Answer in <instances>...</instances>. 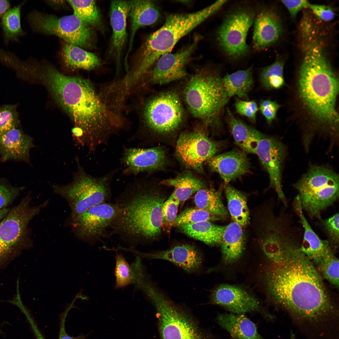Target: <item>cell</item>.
Here are the masks:
<instances>
[{
  "instance_id": "cell-28",
  "label": "cell",
  "mask_w": 339,
  "mask_h": 339,
  "mask_svg": "<svg viewBox=\"0 0 339 339\" xmlns=\"http://www.w3.org/2000/svg\"><path fill=\"white\" fill-rule=\"evenodd\" d=\"M128 2V16L130 18L131 27L129 48L124 59L126 67L137 31L141 27L154 24L160 15L158 8L152 1L131 0Z\"/></svg>"
},
{
  "instance_id": "cell-2",
  "label": "cell",
  "mask_w": 339,
  "mask_h": 339,
  "mask_svg": "<svg viewBox=\"0 0 339 339\" xmlns=\"http://www.w3.org/2000/svg\"><path fill=\"white\" fill-rule=\"evenodd\" d=\"M35 78L46 85L81 130L82 145L93 149L107 143L111 129L107 110L88 80L64 75L51 67L37 69Z\"/></svg>"
},
{
  "instance_id": "cell-29",
  "label": "cell",
  "mask_w": 339,
  "mask_h": 339,
  "mask_svg": "<svg viewBox=\"0 0 339 339\" xmlns=\"http://www.w3.org/2000/svg\"><path fill=\"white\" fill-rule=\"evenodd\" d=\"M217 321L233 339H265L259 333L256 325L245 314L224 313L219 314ZM290 339H295L291 333Z\"/></svg>"
},
{
  "instance_id": "cell-33",
  "label": "cell",
  "mask_w": 339,
  "mask_h": 339,
  "mask_svg": "<svg viewBox=\"0 0 339 339\" xmlns=\"http://www.w3.org/2000/svg\"><path fill=\"white\" fill-rule=\"evenodd\" d=\"M180 231L188 236L209 245H220L224 226L209 221L182 225Z\"/></svg>"
},
{
  "instance_id": "cell-48",
  "label": "cell",
  "mask_w": 339,
  "mask_h": 339,
  "mask_svg": "<svg viewBox=\"0 0 339 339\" xmlns=\"http://www.w3.org/2000/svg\"><path fill=\"white\" fill-rule=\"evenodd\" d=\"M280 106L281 105L276 101L266 99L260 101L259 108L267 123L270 124L276 118L277 111Z\"/></svg>"
},
{
  "instance_id": "cell-51",
  "label": "cell",
  "mask_w": 339,
  "mask_h": 339,
  "mask_svg": "<svg viewBox=\"0 0 339 339\" xmlns=\"http://www.w3.org/2000/svg\"><path fill=\"white\" fill-rule=\"evenodd\" d=\"M73 304L72 303L67 307L66 310L62 314L60 317V329L59 339H85V336L81 334L76 337H72L69 335L66 332L65 324L66 318L69 310L73 307Z\"/></svg>"
},
{
  "instance_id": "cell-35",
  "label": "cell",
  "mask_w": 339,
  "mask_h": 339,
  "mask_svg": "<svg viewBox=\"0 0 339 339\" xmlns=\"http://www.w3.org/2000/svg\"><path fill=\"white\" fill-rule=\"evenodd\" d=\"M225 193L228 208L234 221L242 227L247 225L249 220V212L245 195L234 187L226 185Z\"/></svg>"
},
{
  "instance_id": "cell-8",
  "label": "cell",
  "mask_w": 339,
  "mask_h": 339,
  "mask_svg": "<svg viewBox=\"0 0 339 339\" xmlns=\"http://www.w3.org/2000/svg\"><path fill=\"white\" fill-rule=\"evenodd\" d=\"M261 226L258 240L264 264L277 263L300 248L302 237L288 213L277 216L268 210Z\"/></svg>"
},
{
  "instance_id": "cell-49",
  "label": "cell",
  "mask_w": 339,
  "mask_h": 339,
  "mask_svg": "<svg viewBox=\"0 0 339 339\" xmlns=\"http://www.w3.org/2000/svg\"><path fill=\"white\" fill-rule=\"evenodd\" d=\"M308 8L317 18L322 20L329 21L334 17V12L329 6L309 4Z\"/></svg>"
},
{
  "instance_id": "cell-11",
  "label": "cell",
  "mask_w": 339,
  "mask_h": 339,
  "mask_svg": "<svg viewBox=\"0 0 339 339\" xmlns=\"http://www.w3.org/2000/svg\"><path fill=\"white\" fill-rule=\"evenodd\" d=\"M146 294L156 309L161 339H217L202 331L186 313L154 285Z\"/></svg>"
},
{
  "instance_id": "cell-42",
  "label": "cell",
  "mask_w": 339,
  "mask_h": 339,
  "mask_svg": "<svg viewBox=\"0 0 339 339\" xmlns=\"http://www.w3.org/2000/svg\"><path fill=\"white\" fill-rule=\"evenodd\" d=\"M17 105H6L0 106V137L20 124Z\"/></svg>"
},
{
  "instance_id": "cell-52",
  "label": "cell",
  "mask_w": 339,
  "mask_h": 339,
  "mask_svg": "<svg viewBox=\"0 0 339 339\" xmlns=\"http://www.w3.org/2000/svg\"><path fill=\"white\" fill-rule=\"evenodd\" d=\"M22 311L25 314L27 320L30 324L37 339H45L38 328L34 320L30 315L28 311L25 308L23 309Z\"/></svg>"
},
{
  "instance_id": "cell-47",
  "label": "cell",
  "mask_w": 339,
  "mask_h": 339,
  "mask_svg": "<svg viewBox=\"0 0 339 339\" xmlns=\"http://www.w3.org/2000/svg\"><path fill=\"white\" fill-rule=\"evenodd\" d=\"M22 187H17L0 181V210L6 208L18 195Z\"/></svg>"
},
{
  "instance_id": "cell-36",
  "label": "cell",
  "mask_w": 339,
  "mask_h": 339,
  "mask_svg": "<svg viewBox=\"0 0 339 339\" xmlns=\"http://www.w3.org/2000/svg\"><path fill=\"white\" fill-rule=\"evenodd\" d=\"M194 202L197 208L206 211L220 219L225 218L228 215L219 190L211 188H202L196 193Z\"/></svg>"
},
{
  "instance_id": "cell-39",
  "label": "cell",
  "mask_w": 339,
  "mask_h": 339,
  "mask_svg": "<svg viewBox=\"0 0 339 339\" xmlns=\"http://www.w3.org/2000/svg\"><path fill=\"white\" fill-rule=\"evenodd\" d=\"M283 68V62L279 60L263 68L259 76V81L262 86L266 90L282 87L285 84Z\"/></svg>"
},
{
  "instance_id": "cell-12",
  "label": "cell",
  "mask_w": 339,
  "mask_h": 339,
  "mask_svg": "<svg viewBox=\"0 0 339 339\" xmlns=\"http://www.w3.org/2000/svg\"><path fill=\"white\" fill-rule=\"evenodd\" d=\"M28 19L35 31L57 35L81 48L92 46L93 35L88 25L74 14L61 17L37 12L30 13Z\"/></svg>"
},
{
  "instance_id": "cell-24",
  "label": "cell",
  "mask_w": 339,
  "mask_h": 339,
  "mask_svg": "<svg viewBox=\"0 0 339 339\" xmlns=\"http://www.w3.org/2000/svg\"><path fill=\"white\" fill-rule=\"evenodd\" d=\"M252 36L254 47L260 50L276 42L279 37L282 27L278 16L273 11H261L254 21Z\"/></svg>"
},
{
  "instance_id": "cell-53",
  "label": "cell",
  "mask_w": 339,
  "mask_h": 339,
  "mask_svg": "<svg viewBox=\"0 0 339 339\" xmlns=\"http://www.w3.org/2000/svg\"><path fill=\"white\" fill-rule=\"evenodd\" d=\"M9 2L7 0H0V16L3 15L10 7Z\"/></svg>"
},
{
  "instance_id": "cell-17",
  "label": "cell",
  "mask_w": 339,
  "mask_h": 339,
  "mask_svg": "<svg viewBox=\"0 0 339 339\" xmlns=\"http://www.w3.org/2000/svg\"><path fill=\"white\" fill-rule=\"evenodd\" d=\"M255 19L252 11L238 10L228 15L218 28L216 35L218 42L229 57L236 58L247 52V36Z\"/></svg>"
},
{
  "instance_id": "cell-32",
  "label": "cell",
  "mask_w": 339,
  "mask_h": 339,
  "mask_svg": "<svg viewBox=\"0 0 339 339\" xmlns=\"http://www.w3.org/2000/svg\"><path fill=\"white\" fill-rule=\"evenodd\" d=\"M223 83L229 97L237 96L248 100V94L254 84L253 67L236 71L222 78Z\"/></svg>"
},
{
  "instance_id": "cell-21",
  "label": "cell",
  "mask_w": 339,
  "mask_h": 339,
  "mask_svg": "<svg viewBox=\"0 0 339 339\" xmlns=\"http://www.w3.org/2000/svg\"><path fill=\"white\" fill-rule=\"evenodd\" d=\"M133 253L145 258L170 261L188 273L198 271L203 260L200 251L195 246L188 244L178 245L166 250L150 253H142L135 249Z\"/></svg>"
},
{
  "instance_id": "cell-41",
  "label": "cell",
  "mask_w": 339,
  "mask_h": 339,
  "mask_svg": "<svg viewBox=\"0 0 339 339\" xmlns=\"http://www.w3.org/2000/svg\"><path fill=\"white\" fill-rule=\"evenodd\" d=\"M219 219L206 211L197 208H187L177 215L173 226L179 227L204 221L211 222Z\"/></svg>"
},
{
  "instance_id": "cell-19",
  "label": "cell",
  "mask_w": 339,
  "mask_h": 339,
  "mask_svg": "<svg viewBox=\"0 0 339 339\" xmlns=\"http://www.w3.org/2000/svg\"><path fill=\"white\" fill-rule=\"evenodd\" d=\"M255 154L268 174L270 186L276 191L279 200L286 206L281 184L282 168L286 156L285 146L276 138L265 135L258 142Z\"/></svg>"
},
{
  "instance_id": "cell-14",
  "label": "cell",
  "mask_w": 339,
  "mask_h": 339,
  "mask_svg": "<svg viewBox=\"0 0 339 339\" xmlns=\"http://www.w3.org/2000/svg\"><path fill=\"white\" fill-rule=\"evenodd\" d=\"M226 142L215 141L204 132L195 130L181 134L177 141L175 154L186 167L203 173V163L223 149Z\"/></svg>"
},
{
  "instance_id": "cell-18",
  "label": "cell",
  "mask_w": 339,
  "mask_h": 339,
  "mask_svg": "<svg viewBox=\"0 0 339 339\" xmlns=\"http://www.w3.org/2000/svg\"><path fill=\"white\" fill-rule=\"evenodd\" d=\"M202 37L197 35L191 43L175 53L165 54L157 60L151 71L152 83L166 84L186 77V66Z\"/></svg>"
},
{
  "instance_id": "cell-30",
  "label": "cell",
  "mask_w": 339,
  "mask_h": 339,
  "mask_svg": "<svg viewBox=\"0 0 339 339\" xmlns=\"http://www.w3.org/2000/svg\"><path fill=\"white\" fill-rule=\"evenodd\" d=\"M225 118L235 144L245 152L255 154L258 142L265 135L236 118L228 108Z\"/></svg>"
},
{
  "instance_id": "cell-20",
  "label": "cell",
  "mask_w": 339,
  "mask_h": 339,
  "mask_svg": "<svg viewBox=\"0 0 339 339\" xmlns=\"http://www.w3.org/2000/svg\"><path fill=\"white\" fill-rule=\"evenodd\" d=\"M166 160L164 150L160 146H157L146 148H124L120 161L123 174L136 175L160 170L165 166Z\"/></svg>"
},
{
  "instance_id": "cell-27",
  "label": "cell",
  "mask_w": 339,
  "mask_h": 339,
  "mask_svg": "<svg viewBox=\"0 0 339 339\" xmlns=\"http://www.w3.org/2000/svg\"><path fill=\"white\" fill-rule=\"evenodd\" d=\"M293 207L303 229L300 247L301 251L311 261L333 251L327 239H321L309 223L304 214L298 196L294 200Z\"/></svg>"
},
{
  "instance_id": "cell-34",
  "label": "cell",
  "mask_w": 339,
  "mask_h": 339,
  "mask_svg": "<svg viewBox=\"0 0 339 339\" xmlns=\"http://www.w3.org/2000/svg\"><path fill=\"white\" fill-rule=\"evenodd\" d=\"M62 51L64 62L71 68L91 70L100 64L99 59L94 54L70 43H65Z\"/></svg>"
},
{
  "instance_id": "cell-40",
  "label": "cell",
  "mask_w": 339,
  "mask_h": 339,
  "mask_svg": "<svg viewBox=\"0 0 339 339\" xmlns=\"http://www.w3.org/2000/svg\"><path fill=\"white\" fill-rule=\"evenodd\" d=\"M22 4L8 9L3 15L1 25L6 40H18L23 35L20 21Z\"/></svg>"
},
{
  "instance_id": "cell-44",
  "label": "cell",
  "mask_w": 339,
  "mask_h": 339,
  "mask_svg": "<svg viewBox=\"0 0 339 339\" xmlns=\"http://www.w3.org/2000/svg\"><path fill=\"white\" fill-rule=\"evenodd\" d=\"M339 213H336L331 217L320 220L321 225L326 234L329 245L335 254L339 247Z\"/></svg>"
},
{
  "instance_id": "cell-10",
  "label": "cell",
  "mask_w": 339,
  "mask_h": 339,
  "mask_svg": "<svg viewBox=\"0 0 339 339\" xmlns=\"http://www.w3.org/2000/svg\"><path fill=\"white\" fill-rule=\"evenodd\" d=\"M27 195L0 221V266L21 249L30 246L28 225L46 206V201L32 206Z\"/></svg>"
},
{
  "instance_id": "cell-4",
  "label": "cell",
  "mask_w": 339,
  "mask_h": 339,
  "mask_svg": "<svg viewBox=\"0 0 339 339\" xmlns=\"http://www.w3.org/2000/svg\"><path fill=\"white\" fill-rule=\"evenodd\" d=\"M298 84L300 97L312 115L320 124L336 132L338 80L319 44H310L305 51Z\"/></svg>"
},
{
  "instance_id": "cell-45",
  "label": "cell",
  "mask_w": 339,
  "mask_h": 339,
  "mask_svg": "<svg viewBox=\"0 0 339 339\" xmlns=\"http://www.w3.org/2000/svg\"><path fill=\"white\" fill-rule=\"evenodd\" d=\"M180 204L179 201L173 192L164 201L162 207V228H165L168 230L173 226L177 216Z\"/></svg>"
},
{
  "instance_id": "cell-15",
  "label": "cell",
  "mask_w": 339,
  "mask_h": 339,
  "mask_svg": "<svg viewBox=\"0 0 339 339\" xmlns=\"http://www.w3.org/2000/svg\"><path fill=\"white\" fill-rule=\"evenodd\" d=\"M210 302L235 314L258 313L270 321L275 316L248 288L241 285L222 284L211 291Z\"/></svg>"
},
{
  "instance_id": "cell-5",
  "label": "cell",
  "mask_w": 339,
  "mask_h": 339,
  "mask_svg": "<svg viewBox=\"0 0 339 339\" xmlns=\"http://www.w3.org/2000/svg\"><path fill=\"white\" fill-rule=\"evenodd\" d=\"M222 7L217 1L195 12L167 15L163 25L150 34L145 42L135 67L133 76L139 79L162 55L170 53L177 42Z\"/></svg>"
},
{
  "instance_id": "cell-22",
  "label": "cell",
  "mask_w": 339,
  "mask_h": 339,
  "mask_svg": "<svg viewBox=\"0 0 339 339\" xmlns=\"http://www.w3.org/2000/svg\"><path fill=\"white\" fill-rule=\"evenodd\" d=\"M207 161L211 170L218 174L226 185L249 173L250 167L245 152L238 149L215 155Z\"/></svg>"
},
{
  "instance_id": "cell-43",
  "label": "cell",
  "mask_w": 339,
  "mask_h": 339,
  "mask_svg": "<svg viewBox=\"0 0 339 339\" xmlns=\"http://www.w3.org/2000/svg\"><path fill=\"white\" fill-rule=\"evenodd\" d=\"M115 258V286L116 289L122 288L131 283L132 280V272L128 263L121 253H117Z\"/></svg>"
},
{
  "instance_id": "cell-1",
  "label": "cell",
  "mask_w": 339,
  "mask_h": 339,
  "mask_svg": "<svg viewBox=\"0 0 339 339\" xmlns=\"http://www.w3.org/2000/svg\"><path fill=\"white\" fill-rule=\"evenodd\" d=\"M259 278L270 304L286 312L300 326L322 334L336 322V300L300 248L278 263L263 264Z\"/></svg>"
},
{
  "instance_id": "cell-9",
  "label": "cell",
  "mask_w": 339,
  "mask_h": 339,
  "mask_svg": "<svg viewBox=\"0 0 339 339\" xmlns=\"http://www.w3.org/2000/svg\"><path fill=\"white\" fill-rule=\"evenodd\" d=\"M302 208L312 219H321V213L339 197V176L325 166H311L294 184Z\"/></svg>"
},
{
  "instance_id": "cell-3",
  "label": "cell",
  "mask_w": 339,
  "mask_h": 339,
  "mask_svg": "<svg viewBox=\"0 0 339 339\" xmlns=\"http://www.w3.org/2000/svg\"><path fill=\"white\" fill-rule=\"evenodd\" d=\"M165 198L153 186L141 179L129 183L116 198V216L109 236L116 235L129 247L155 240L163 225Z\"/></svg>"
},
{
  "instance_id": "cell-25",
  "label": "cell",
  "mask_w": 339,
  "mask_h": 339,
  "mask_svg": "<svg viewBox=\"0 0 339 339\" xmlns=\"http://www.w3.org/2000/svg\"><path fill=\"white\" fill-rule=\"evenodd\" d=\"M33 138L18 128L0 137V155L2 161L10 159L29 162V151L34 146Z\"/></svg>"
},
{
  "instance_id": "cell-31",
  "label": "cell",
  "mask_w": 339,
  "mask_h": 339,
  "mask_svg": "<svg viewBox=\"0 0 339 339\" xmlns=\"http://www.w3.org/2000/svg\"><path fill=\"white\" fill-rule=\"evenodd\" d=\"M160 184L174 187L173 193L182 204L194 193L205 187L203 181L188 170L184 171L174 178L163 180Z\"/></svg>"
},
{
  "instance_id": "cell-38",
  "label": "cell",
  "mask_w": 339,
  "mask_h": 339,
  "mask_svg": "<svg viewBox=\"0 0 339 339\" xmlns=\"http://www.w3.org/2000/svg\"><path fill=\"white\" fill-rule=\"evenodd\" d=\"M74 14L87 25L100 28L102 22L100 12L94 0H68Z\"/></svg>"
},
{
  "instance_id": "cell-37",
  "label": "cell",
  "mask_w": 339,
  "mask_h": 339,
  "mask_svg": "<svg viewBox=\"0 0 339 339\" xmlns=\"http://www.w3.org/2000/svg\"><path fill=\"white\" fill-rule=\"evenodd\" d=\"M332 251L312 261L322 277L336 289L339 288V260Z\"/></svg>"
},
{
  "instance_id": "cell-16",
  "label": "cell",
  "mask_w": 339,
  "mask_h": 339,
  "mask_svg": "<svg viewBox=\"0 0 339 339\" xmlns=\"http://www.w3.org/2000/svg\"><path fill=\"white\" fill-rule=\"evenodd\" d=\"M117 213L114 203L106 202L93 206L71 219L73 231L78 239L94 245L109 236Z\"/></svg>"
},
{
  "instance_id": "cell-26",
  "label": "cell",
  "mask_w": 339,
  "mask_h": 339,
  "mask_svg": "<svg viewBox=\"0 0 339 339\" xmlns=\"http://www.w3.org/2000/svg\"><path fill=\"white\" fill-rule=\"evenodd\" d=\"M128 11V1H111L109 16L112 34L110 50V53L115 55L118 67L127 38L126 21Z\"/></svg>"
},
{
  "instance_id": "cell-55",
  "label": "cell",
  "mask_w": 339,
  "mask_h": 339,
  "mask_svg": "<svg viewBox=\"0 0 339 339\" xmlns=\"http://www.w3.org/2000/svg\"><path fill=\"white\" fill-rule=\"evenodd\" d=\"M2 333V331H1V330H0V333Z\"/></svg>"
},
{
  "instance_id": "cell-13",
  "label": "cell",
  "mask_w": 339,
  "mask_h": 339,
  "mask_svg": "<svg viewBox=\"0 0 339 339\" xmlns=\"http://www.w3.org/2000/svg\"><path fill=\"white\" fill-rule=\"evenodd\" d=\"M185 111L180 97L173 90L161 93L146 104L145 123L153 132L165 134L176 130L183 123Z\"/></svg>"
},
{
  "instance_id": "cell-50",
  "label": "cell",
  "mask_w": 339,
  "mask_h": 339,
  "mask_svg": "<svg viewBox=\"0 0 339 339\" xmlns=\"http://www.w3.org/2000/svg\"><path fill=\"white\" fill-rule=\"evenodd\" d=\"M282 3L293 17H294L302 9L308 8L309 3L307 0H282Z\"/></svg>"
},
{
  "instance_id": "cell-54",
  "label": "cell",
  "mask_w": 339,
  "mask_h": 339,
  "mask_svg": "<svg viewBox=\"0 0 339 339\" xmlns=\"http://www.w3.org/2000/svg\"><path fill=\"white\" fill-rule=\"evenodd\" d=\"M10 209L5 208L0 210V221L7 215Z\"/></svg>"
},
{
  "instance_id": "cell-7",
  "label": "cell",
  "mask_w": 339,
  "mask_h": 339,
  "mask_svg": "<svg viewBox=\"0 0 339 339\" xmlns=\"http://www.w3.org/2000/svg\"><path fill=\"white\" fill-rule=\"evenodd\" d=\"M77 170L73 180L66 185H53L55 193L64 199L71 209V219L90 208L107 202L111 194V184L116 170L104 175L93 177L85 172L76 158Z\"/></svg>"
},
{
  "instance_id": "cell-46",
  "label": "cell",
  "mask_w": 339,
  "mask_h": 339,
  "mask_svg": "<svg viewBox=\"0 0 339 339\" xmlns=\"http://www.w3.org/2000/svg\"><path fill=\"white\" fill-rule=\"evenodd\" d=\"M234 106L237 113L246 117L253 123L256 122V115L259 108L255 101L243 100L236 97Z\"/></svg>"
},
{
  "instance_id": "cell-23",
  "label": "cell",
  "mask_w": 339,
  "mask_h": 339,
  "mask_svg": "<svg viewBox=\"0 0 339 339\" xmlns=\"http://www.w3.org/2000/svg\"><path fill=\"white\" fill-rule=\"evenodd\" d=\"M242 227L234 222L224 226L220 244L221 257L219 267L231 268L241 260L245 246Z\"/></svg>"
},
{
  "instance_id": "cell-6",
  "label": "cell",
  "mask_w": 339,
  "mask_h": 339,
  "mask_svg": "<svg viewBox=\"0 0 339 339\" xmlns=\"http://www.w3.org/2000/svg\"><path fill=\"white\" fill-rule=\"evenodd\" d=\"M222 78L215 70L202 69L191 76L183 91L184 101L191 114L218 132L222 129V115L230 99Z\"/></svg>"
}]
</instances>
